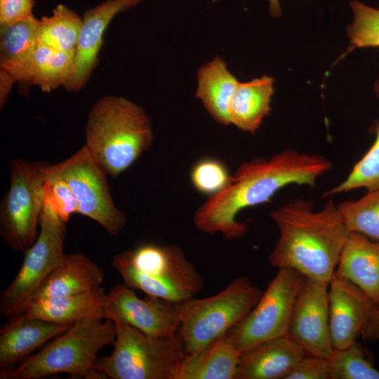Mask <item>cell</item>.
Here are the masks:
<instances>
[{"instance_id":"obj_36","label":"cell","mask_w":379,"mask_h":379,"mask_svg":"<svg viewBox=\"0 0 379 379\" xmlns=\"http://www.w3.org/2000/svg\"><path fill=\"white\" fill-rule=\"evenodd\" d=\"M270 3V13L273 17H279L281 14L279 0H268Z\"/></svg>"},{"instance_id":"obj_35","label":"cell","mask_w":379,"mask_h":379,"mask_svg":"<svg viewBox=\"0 0 379 379\" xmlns=\"http://www.w3.org/2000/svg\"><path fill=\"white\" fill-rule=\"evenodd\" d=\"M361 335L368 342L379 340V305L372 312Z\"/></svg>"},{"instance_id":"obj_24","label":"cell","mask_w":379,"mask_h":379,"mask_svg":"<svg viewBox=\"0 0 379 379\" xmlns=\"http://www.w3.org/2000/svg\"><path fill=\"white\" fill-rule=\"evenodd\" d=\"M198 86L195 96L209 114L220 124H230L229 108L239 83L228 69L225 61L215 57L197 71Z\"/></svg>"},{"instance_id":"obj_14","label":"cell","mask_w":379,"mask_h":379,"mask_svg":"<svg viewBox=\"0 0 379 379\" xmlns=\"http://www.w3.org/2000/svg\"><path fill=\"white\" fill-rule=\"evenodd\" d=\"M376 307L356 285L333 275L328 283L329 327L333 348L343 349L357 341Z\"/></svg>"},{"instance_id":"obj_32","label":"cell","mask_w":379,"mask_h":379,"mask_svg":"<svg viewBox=\"0 0 379 379\" xmlns=\"http://www.w3.org/2000/svg\"><path fill=\"white\" fill-rule=\"evenodd\" d=\"M44 196L53 209L65 222L79 213V203L66 181L53 172L51 164L46 168Z\"/></svg>"},{"instance_id":"obj_37","label":"cell","mask_w":379,"mask_h":379,"mask_svg":"<svg viewBox=\"0 0 379 379\" xmlns=\"http://www.w3.org/2000/svg\"><path fill=\"white\" fill-rule=\"evenodd\" d=\"M373 91L376 96L379 98V79L374 83Z\"/></svg>"},{"instance_id":"obj_27","label":"cell","mask_w":379,"mask_h":379,"mask_svg":"<svg viewBox=\"0 0 379 379\" xmlns=\"http://www.w3.org/2000/svg\"><path fill=\"white\" fill-rule=\"evenodd\" d=\"M337 206L350 232L379 241V190L367 191L361 198L343 201Z\"/></svg>"},{"instance_id":"obj_5","label":"cell","mask_w":379,"mask_h":379,"mask_svg":"<svg viewBox=\"0 0 379 379\" xmlns=\"http://www.w3.org/2000/svg\"><path fill=\"white\" fill-rule=\"evenodd\" d=\"M115 339L116 326L110 320L77 321L18 366L1 371L0 378L39 379L67 373L74 378L100 379L93 368L97 354L104 347L114 345Z\"/></svg>"},{"instance_id":"obj_9","label":"cell","mask_w":379,"mask_h":379,"mask_svg":"<svg viewBox=\"0 0 379 379\" xmlns=\"http://www.w3.org/2000/svg\"><path fill=\"white\" fill-rule=\"evenodd\" d=\"M66 223L44 196L38 236L25 251L18 274L1 295V315L11 318L20 314L37 288L61 263Z\"/></svg>"},{"instance_id":"obj_22","label":"cell","mask_w":379,"mask_h":379,"mask_svg":"<svg viewBox=\"0 0 379 379\" xmlns=\"http://www.w3.org/2000/svg\"><path fill=\"white\" fill-rule=\"evenodd\" d=\"M241 352L227 333L201 350L186 354L176 379H235Z\"/></svg>"},{"instance_id":"obj_1","label":"cell","mask_w":379,"mask_h":379,"mask_svg":"<svg viewBox=\"0 0 379 379\" xmlns=\"http://www.w3.org/2000/svg\"><path fill=\"white\" fill-rule=\"evenodd\" d=\"M331 167V162L321 155L293 149L267 159L257 157L244 161L232 175L230 185L197 209L194 223L204 233H220L230 241L239 239L248 229L246 222L237 220L241 211L270 201L288 185L312 187Z\"/></svg>"},{"instance_id":"obj_16","label":"cell","mask_w":379,"mask_h":379,"mask_svg":"<svg viewBox=\"0 0 379 379\" xmlns=\"http://www.w3.org/2000/svg\"><path fill=\"white\" fill-rule=\"evenodd\" d=\"M307 354L288 335L264 341L241 354L235 379H285Z\"/></svg>"},{"instance_id":"obj_18","label":"cell","mask_w":379,"mask_h":379,"mask_svg":"<svg viewBox=\"0 0 379 379\" xmlns=\"http://www.w3.org/2000/svg\"><path fill=\"white\" fill-rule=\"evenodd\" d=\"M38 20L32 16L1 26V107L4 105L13 83L22 81L38 45Z\"/></svg>"},{"instance_id":"obj_3","label":"cell","mask_w":379,"mask_h":379,"mask_svg":"<svg viewBox=\"0 0 379 379\" xmlns=\"http://www.w3.org/2000/svg\"><path fill=\"white\" fill-rule=\"evenodd\" d=\"M85 135L84 145L113 178L129 168L153 140L151 122L143 108L115 95L104 96L92 106Z\"/></svg>"},{"instance_id":"obj_28","label":"cell","mask_w":379,"mask_h":379,"mask_svg":"<svg viewBox=\"0 0 379 379\" xmlns=\"http://www.w3.org/2000/svg\"><path fill=\"white\" fill-rule=\"evenodd\" d=\"M371 131L375 134L373 143L366 153L354 164L345 179L325 192L328 197L347 192L358 188L367 191L379 190V119Z\"/></svg>"},{"instance_id":"obj_17","label":"cell","mask_w":379,"mask_h":379,"mask_svg":"<svg viewBox=\"0 0 379 379\" xmlns=\"http://www.w3.org/2000/svg\"><path fill=\"white\" fill-rule=\"evenodd\" d=\"M0 330V368L7 371L31 356L72 325L58 324L21 314L9 318Z\"/></svg>"},{"instance_id":"obj_15","label":"cell","mask_w":379,"mask_h":379,"mask_svg":"<svg viewBox=\"0 0 379 379\" xmlns=\"http://www.w3.org/2000/svg\"><path fill=\"white\" fill-rule=\"evenodd\" d=\"M142 0H107L85 11L74 63L65 88L77 92L86 84L98 62L104 33L114 17Z\"/></svg>"},{"instance_id":"obj_26","label":"cell","mask_w":379,"mask_h":379,"mask_svg":"<svg viewBox=\"0 0 379 379\" xmlns=\"http://www.w3.org/2000/svg\"><path fill=\"white\" fill-rule=\"evenodd\" d=\"M81 25L82 18L76 12L58 4L51 15L38 20V43L59 51L75 53Z\"/></svg>"},{"instance_id":"obj_19","label":"cell","mask_w":379,"mask_h":379,"mask_svg":"<svg viewBox=\"0 0 379 379\" xmlns=\"http://www.w3.org/2000/svg\"><path fill=\"white\" fill-rule=\"evenodd\" d=\"M334 275L359 287L379 305V241L350 232Z\"/></svg>"},{"instance_id":"obj_33","label":"cell","mask_w":379,"mask_h":379,"mask_svg":"<svg viewBox=\"0 0 379 379\" xmlns=\"http://www.w3.org/2000/svg\"><path fill=\"white\" fill-rule=\"evenodd\" d=\"M285 379H331L328 358L307 354Z\"/></svg>"},{"instance_id":"obj_8","label":"cell","mask_w":379,"mask_h":379,"mask_svg":"<svg viewBox=\"0 0 379 379\" xmlns=\"http://www.w3.org/2000/svg\"><path fill=\"white\" fill-rule=\"evenodd\" d=\"M48 163L15 159L11 162V183L0 207V233L14 251L27 249L38 236Z\"/></svg>"},{"instance_id":"obj_34","label":"cell","mask_w":379,"mask_h":379,"mask_svg":"<svg viewBox=\"0 0 379 379\" xmlns=\"http://www.w3.org/2000/svg\"><path fill=\"white\" fill-rule=\"evenodd\" d=\"M34 0H0V26L11 25L34 16Z\"/></svg>"},{"instance_id":"obj_2","label":"cell","mask_w":379,"mask_h":379,"mask_svg":"<svg viewBox=\"0 0 379 379\" xmlns=\"http://www.w3.org/2000/svg\"><path fill=\"white\" fill-rule=\"evenodd\" d=\"M270 215L279 232L267 257L270 265L329 283L350 234L333 201L314 211L311 201L297 198Z\"/></svg>"},{"instance_id":"obj_31","label":"cell","mask_w":379,"mask_h":379,"mask_svg":"<svg viewBox=\"0 0 379 379\" xmlns=\"http://www.w3.org/2000/svg\"><path fill=\"white\" fill-rule=\"evenodd\" d=\"M232 175L218 159L204 157L197 161L190 172L194 188L208 197L219 194L231 183Z\"/></svg>"},{"instance_id":"obj_10","label":"cell","mask_w":379,"mask_h":379,"mask_svg":"<svg viewBox=\"0 0 379 379\" xmlns=\"http://www.w3.org/2000/svg\"><path fill=\"white\" fill-rule=\"evenodd\" d=\"M305 277L278 269L251 311L227 332L241 354L264 341L288 335L292 310Z\"/></svg>"},{"instance_id":"obj_21","label":"cell","mask_w":379,"mask_h":379,"mask_svg":"<svg viewBox=\"0 0 379 379\" xmlns=\"http://www.w3.org/2000/svg\"><path fill=\"white\" fill-rule=\"evenodd\" d=\"M103 279V270L90 258L78 252L65 254L61 263L37 288L30 301L93 291L102 287Z\"/></svg>"},{"instance_id":"obj_7","label":"cell","mask_w":379,"mask_h":379,"mask_svg":"<svg viewBox=\"0 0 379 379\" xmlns=\"http://www.w3.org/2000/svg\"><path fill=\"white\" fill-rule=\"evenodd\" d=\"M263 291L245 276L232 280L218 293L178 302V331L186 354L197 352L232 329L255 307Z\"/></svg>"},{"instance_id":"obj_25","label":"cell","mask_w":379,"mask_h":379,"mask_svg":"<svg viewBox=\"0 0 379 379\" xmlns=\"http://www.w3.org/2000/svg\"><path fill=\"white\" fill-rule=\"evenodd\" d=\"M74 54L38 43L22 81L39 86L45 92L65 86L72 69Z\"/></svg>"},{"instance_id":"obj_20","label":"cell","mask_w":379,"mask_h":379,"mask_svg":"<svg viewBox=\"0 0 379 379\" xmlns=\"http://www.w3.org/2000/svg\"><path fill=\"white\" fill-rule=\"evenodd\" d=\"M106 295L100 287L85 293L33 300L20 314L63 325L86 319H103Z\"/></svg>"},{"instance_id":"obj_12","label":"cell","mask_w":379,"mask_h":379,"mask_svg":"<svg viewBox=\"0 0 379 379\" xmlns=\"http://www.w3.org/2000/svg\"><path fill=\"white\" fill-rule=\"evenodd\" d=\"M104 319L129 325L158 338L176 335L180 326L178 302L149 295L140 298L124 284L114 285L107 293Z\"/></svg>"},{"instance_id":"obj_29","label":"cell","mask_w":379,"mask_h":379,"mask_svg":"<svg viewBox=\"0 0 379 379\" xmlns=\"http://www.w3.org/2000/svg\"><path fill=\"white\" fill-rule=\"evenodd\" d=\"M331 379H379V370L366 358L357 341L333 349L328 357Z\"/></svg>"},{"instance_id":"obj_23","label":"cell","mask_w":379,"mask_h":379,"mask_svg":"<svg viewBox=\"0 0 379 379\" xmlns=\"http://www.w3.org/2000/svg\"><path fill=\"white\" fill-rule=\"evenodd\" d=\"M274 84V79L267 75L239 82L230 105V124L244 132L255 134L263 119L271 112Z\"/></svg>"},{"instance_id":"obj_11","label":"cell","mask_w":379,"mask_h":379,"mask_svg":"<svg viewBox=\"0 0 379 379\" xmlns=\"http://www.w3.org/2000/svg\"><path fill=\"white\" fill-rule=\"evenodd\" d=\"M51 168L68 184L79 203L78 213L97 222L112 236L124 228L126 213L114 205L107 174L85 145Z\"/></svg>"},{"instance_id":"obj_13","label":"cell","mask_w":379,"mask_h":379,"mask_svg":"<svg viewBox=\"0 0 379 379\" xmlns=\"http://www.w3.org/2000/svg\"><path fill=\"white\" fill-rule=\"evenodd\" d=\"M288 336L307 354L328 358L331 344L328 283L305 277L295 299L290 319Z\"/></svg>"},{"instance_id":"obj_30","label":"cell","mask_w":379,"mask_h":379,"mask_svg":"<svg viewBox=\"0 0 379 379\" xmlns=\"http://www.w3.org/2000/svg\"><path fill=\"white\" fill-rule=\"evenodd\" d=\"M353 21L347 26L348 52L355 48H379V9L359 1L350 3Z\"/></svg>"},{"instance_id":"obj_4","label":"cell","mask_w":379,"mask_h":379,"mask_svg":"<svg viewBox=\"0 0 379 379\" xmlns=\"http://www.w3.org/2000/svg\"><path fill=\"white\" fill-rule=\"evenodd\" d=\"M112 265L127 286L173 302L194 297L204 288L200 273L175 245L144 243L115 255Z\"/></svg>"},{"instance_id":"obj_6","label":"cell","mask_w":379,"mask_h":379,"mask_svg":"<svg viewBox=\"0 0 379 379\" xmlns=\"http://www.w3.org/2000/svg\"><path fill=\"white\" fill-rule=\"evenodd\" d=\"M116 339L110 355L96 357L93 368L102 378L176 379L186 354L179 333L149 336L129 325L114 323Z\"/></svg>"}]
</instances>
